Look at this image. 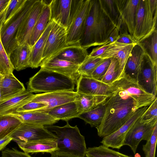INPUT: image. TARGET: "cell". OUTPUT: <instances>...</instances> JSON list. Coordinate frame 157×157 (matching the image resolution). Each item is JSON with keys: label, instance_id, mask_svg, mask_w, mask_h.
I'll return each mask as SVG.
<instances>
[{"label": "cell", "instance_id": "18", "mask_svg": "<svg viewBox=\"0 0 157 157\" xmlns=\"http://www.w3.org/2000/svg\"><path fill=\"white\" fill-rule=\"evenodd\" d=\"M140 1V0H116L122 22L126 25L129 33L132 36Z\"/></svg>", "mask_w": 157, "mask_h": 157}, {"label": "cell", "instance_id": "19", "mask_svg": "<svg viewBox=\"0 0 157 157\" xmlns=\"http://www.w3.org/2000/svg\"><path fill=\"white\" fill-rule=\"evenodd\" d=\"M136 44H126L114 42L109 44V47L99 57L103 59L110 58L116 59L119 63L120 75L123 73L127 61Z\"/></svg>", "mask_w": 157, "mask_h": 157}, {"label": "cell", "instance_id": "46", "mask_svg": "<svg viewBox=\"0 0 157 157\" xmlns=\"http://www.w3.org/2000/svg\"><path fill=\"white\" fill-rule=\"evenodd\" d=\"M1 157H32L28 153L19 151L14 148H7L3 150Z\"/></svg>", "mask_w": 157, "mask_h": 157}, {"label": "cell", "instance_id": "4", "mask_svg": "<svg viewBox=\"0 0 157 157\" xmlns=\"http://www.w3.org/2000/svg\"><path fill=\"white\" fill-rule=\"evenodd\" d=\"M45 127L55 133L58 148L57 151L85 156L87 148L85 137L81 134L77 125L72 126L67 122L63 127L51 125Z\"/></svg>", "mask_w": 157, "mask_h": 157}, {"label": "cell", "instance_id": "47", "mask_svg": "<svg viewBox=\"0 0 157 157\" xmlns=\"http://www.w3.org/2000/svg\"><path fill=\"white\" fill-rule=\"evenodd\" d=\"M109 44H104L100 46L93 49L89 56L91 57H99L107 49Z\"/></svg>", "mask_w": 157, "mask_h": 157}, {"label": "cell", "instance_id": "17", "mask_svg": "<svg viewBox=\"0 0 157 157\" xmlns=\"http://www.w3.org/2000/svg\"><path fill=\"white\" fill-rule=\"evenodd\" d=\"M72 0H53L48 3L50 11V20H52L66 28L69 27Z\"/></svg>", "mask_w": 157, "mask_h": 157}, {"label": "cell", "instance_id": "11", "mask_svg": "<svg viewBox=\"0 0 157 157\" xmlns=\"http://www.w3.org/2000/svg\"><path fill=\"white\" fill-rule=\"evenodd\" d=\"M47 2L36 0L28 14L20 25L17 31L16 40L18 45H30L32 33L36 23Z\"/></svg>", "mask_w": 157, "mask_h": 157}, {"label": "cell", "instance_id": "39", "mask_svg": "<svg viewBox=\"0 0 157 157\" xmlns=\"http://www.w3.org/2000/svg\"><path fill=\"white\" fill-rule=\"evenodd\" d=\"M157 140V123L154 126L152 132L145 144L143 145L142 150L145 157H155Z\"/></svg>", "mask_w": 157, "mask_h": 157}, {"label": "cell", "instance_id": "20", "mask_svg": "<svg viewBox=\"0 0 157 157\" xmlns=\"http://www.w3.org/2000/svg\"><path fill=\"white\" fill-rule=\"evenodd\" d=\"M76 84V92L79 94L108 96L107 93L109 85L91 77L81 75Z\"/></svg>", "mask_w": 157, "mask_h": 157}, {"label": "cell", "instance_id": "10", "mask_svg": "<svg viewBox=\"0 0 157 157\" xmlns=\"http://www.w3.org/2000/svg\"><path fill=\"white\" fill-rule=\"evenodd\" d=\"M112 83L131 97L136 102L139 108L149 106L157 98L145 91L137 82L124 73Z\"/></svg>", "mask_w": 157, "mask_h": 157}, {"label": "cell", "instance_id": "40", "mask_svg": "<svg viewBox=\"0 0 157 157\" xmlns=\"http://www.w3.org/2000/svg\"><path fill=\"white\" fill-rule=\"evenodd\" d=\"M102 1L107 12L117 26L121 17L116 0H102Z\"/></svg>", "mask_w": 157, "mask_h": 157}, {"label": "cell", "instance_id": "7", "mask_svg": "<svg viewBox=\"0 0 157 157\" xmlns=\"http://www.w3.org/2000/svg\"><path fill=\"white\" fill-rule=\"evenodd\" d=\"M36 0H25L19 10L6 23L0 31L1 40L8 56L18 45L16 37L18 30Z\"/></svg>", "mask_w": 157, "mask_h": 157}, {"label": "cell", "instance_id": "32", "mask_svg": "<svg viewBox=\"0 0 157 157\" xmlns=\"http://www.w3.org/2000/svg\"><path fill=\"white\" fill-rule=\"evenodd\" d=\"M143 49L154 65H157V30L137 43Z\"/></svg>", "mask_w": 157, "mask_h": 157}, {"label": "cell", "instance_id": "5", "mask_svg": "<svg viewBox=\"0 0 157 157\" xmlns=\"http://www.w3.org/2000/svg\"><path fill=\"white\" fill-rule=\"evenodd\" d=\"M157 0H140L132 37L137 42L157 29Z\"/></svg>", "mask_w": 157, "mask_h": 157}, {"label": "cell", "instance_id": "23", "mask_svg": "<svg viewBox=\"0 0 157 157\" xmlns=\"http://www.w3.org/2000/svg\"><path fill=\"white\" fill-rule=\"evenodd\" d=\"M0 89L3 101L26 90L23 84L15 77L13 73L2 75Z\"/></svg>", "mask_w": 157, "mask_h": 157}, {"label": "cell", "instance_id": "22", "mask_svg": "<svg viewBox=\"0 0 157 157\" xmlns=\"http://www.w3.org/2000/svg\"><path fill=\"white\" fill-rule=\"evenodd\" d=\"M144 54L141 47L137 43L133 48L124 67V74L136 82Z\"/></svg>", "mask_w": 157, "mask_h": 157}, {"label": "cell", "instance_id": "37", "mask_svg": "<svg viewBox=\"0 0 157 157\" xmlns=\"http://www.w3.org/2000/svg\"><path fill=\"white\" fill-rule=\"evenodd\" d=\"M120 76L118 61L116 59L112 58L110 66L101 82L109 85Z\"/></svg>", "mask_w": 157, "mask_h": 157}, {"label": "cell", "instance_id": "3", "mask_svg": "<svg viewBox=\"0 0 157 157\" xmlns=\"http://www.w3.org/2000/svg\"><path fill=\"white\" fill-rule=\"evenodd\" d=\"M75 84L72 79L67 76L40 68L29 78L27 90L36 93L73 91Z\"/></svg>", "mask_w": 157, "mask_h": 157}, {"label": "cell", "instance_id": "29", "mask_svg": "<svg viewBox=\"0 0 157 157\" xmlns=\"http://www.w3.org/2000/svg\"><path fill=\"white\" fill-rule=\"evenodd\" d=\"M44 113L58 121L62 120L67 122L72 118L78 117L79 115L75 101L56 106Z\"/></svg>", "mask_w": 157, "mask_h": 157}, {"label": "cell", "instance_id": "53", "mask_svg": "<svg viewBox=\"0 0 157 157\" xmlns=\"http://www.w3.org/2000/svg\"><path fill=\"white\" fill-rule=\"evenodd\" d=\"M134 157H141V156L139 153H137L135 154Z\"/></svg>", "mask_w": 157, "mask_h": 157}, {"label": "cell", "instance_id": "52", "mask_svg": "<svg viewBox=\"0 0 157 157\" xmlns=\"http://www.w3.org/2000/svg\"><path fill=\"white\" fill-rule=\"evenodd\" d=\"M2 78V75L0 76V104L3 102V100L2 98L1 89H0V83Z\"/></svg>", "mask_w": 157, "mask_h": 157}, {"label": "cell", "instance_id": "6", "mask_svg": "<svg viewBox=\"0 0 157 157\" xmlns=\"http://www.w3.org/2000/svg\"><path fill=\"white\" fill-rule=\"evenodd\" d=\"M92 0H72L70 23L67 30L68 45L79 43L84 31Z\"/></svg>", "mask_w": 157, "mask_h": 157}, {"label": "cell", "instance_id": "51", "mask_svg": "<svg viewBox=\"0 0 157 157\" xmlns=\"http://www.w3.org/2000/svg\"><path fill=\"white\" fill-rule=\"evenodd\" d=\"M10 0H0V14L9 3Z\"/></svg>", "mask_w": 157, "mask_h": 157}, {"label": "cell", "instance_id": "13", "mask_svg": "<svg viewBox=\"0 0 157 157\" xmlns=\"http://www.w3.org/2000/svg\"><path fill=\"white\" fill-rule=\"evenodd\" d=\"M53 21V25L43 51L42 61L53 56L68 45L67 41V29Z\"/></svg>", "mask_w": 157, "mask_h": 157}, {"label": "cell", "instance_id": "1", "mask_svg": "<svg viewBox=\"0 0 157 157\" xmlns=\"http://www.w3.org/2000/svg\"><path fill=\"white\" fill-rule=\"evenodd\" d=\"M109 97L104 102L106 109L101 124L96 127L98 135L104 137L122 126L139 109L136 101L123 90L113 85L109 86Z\"/></svg>", "mask_w": 157, "mask_h": 157}, {"label": "cell", "instance_id": "25", "mask_svg": "<svg viewBox=\"0 0 157 157\" xmlns=\"http://www.w3.org/2000/svg\"><path fill=\"white\" fill-rule=\"evenodd\" d=\"M53 21L50 20L44 31L32 47L29 60V67L32 68L40 67L42 60L43 51Z\"/></svg>", "mask_w": 157, "mask_h": 157}, {"label": "cell", "instance_id": "35", "mask_svg": "<svg viewBox=\"0 0 157 157\" xmlns=\"http://www.w3.org/2000/svg\"><path fill=\"white\" fill-rule=\"evenodd\" d=\"M86 157H132L115 151L102 145L87 148Z\"/></svg>", "mask_w": 157, "mask_h": 157}, {"label": "cell", "instance_id": "14", "mask_svg": "<svg viewBox=\"0 0 157 157\" xmlns=\"http://www.w3.org/2000/svg\"><path fill=\"white\" fill-rule=\"evenodd\" d=\"M148 106L137 109L122 126L115 132L103 137L100 143L107 147L120 149L123 146L124 139L128 131L144 113Z\"/></svg>", "mask_w": 157, "mask_h": 157}, {"label": "cell", "instance_id": "49", "mask_svg": "<svg viewBox=\"0 0 157 157\" xmlns=\"http://www.w3.org/2000/svg\"><path fill=\"white\" fill-rule=\"evenodd\" d=\"M50 154V157H85L84 156L60 152L57 151L53 152Z\"/></svg>", "mask_w": 157, "mask_h": 157}, {"label": "cell", "instance_id": "31", "mask_svg": "<svg viewBox=\"0 0 157 157\" xmlns=\"http://www.w3.org/2000/svg\"><path fill=\"white\" fill-rule=\"evenodd\" d=\"M50 20V11L48 3L44 7L33 30L30 45L32 47L44 31Z\"/></svg>", "mask_w": 157, "mask_h": 157}, {"label": "cell", "instance_id": "2", "mask_svg": "<svg viewBox=\"0 0 157 157\" xmlns=\"http://www.w3.org/2000/svg\"><path fill=\"white\" fill-rule=\"evenodd\" d=\"M116 27L107 12L102 0H92L79 44L86 50L92 46L105 44Z\"/></svg>", "mask_w": 157, "mask_h": 157}, {"label": "cell", "instance_id": "36", "mask_svg": "<svg viewBox=\"0 0 157 157\" xmlns=\"http://www.w3.org/2000/svg\"><path fill=\"white\" fill-rule=\"evenodd\" d=\"M104 59L100 57H91L88 55L79 66L78 69L79 74L80 76L90 77L92 73Z\"/></svg>", "mask_w": 157, "mask_h": 157}, {"label": "cell", "instance_id": "44", "mask_svg": "<svg viewBox=\"0 0 157 157\" xmlns=\"http://www.w3.org/2000/svg\"><path fill=\"white\" fill-rule=\"evenodd\" d=\"M44 103L30 101L17 108L15 111L18 112H30L46 108Z\"/></svg>", "mask_w": 157, "mask_h": 157}, {"label": "cell", "instance_id": "41", "mask_svg": "<svg viewBox=\"0 0 157 157\" xmlns=\"http://www.w3.org/2000/svg\"><path fill=\"white\" fill-rule=\"evenodd\" d=\"M119 29V35L115 42L126 44L137 43V41L129 33L125 24L121 22Z\"/></svg>", "mask_w": 157, "mask_h": 157}, {"label": "cell", "instance_id": "43", "mask_svg": "<svg viewBox=\"0 0 157 157\" xmlns=\"http://www.w3.org/2000/svg\"><path fill=\"white\" fill-rule=\"evenodd\" d=\"M25 0H10L5 14L4 23H6L19 10Z\"/></svg>", "mask_w": 157, "mask_h": 157}, {"label": "cell", "instance_id": "50", "mask_svg": "<svg viewBox=\"0 0 157 157\" xmlns=\"http://www.w3.org/2000/svg\"><path fill=\"white\" fill-rule=\"evenodd\" d=\"M11 140H12V139L9 136L0 140V151L4 149Z\"/></svg>", "mask_w": 157, "mask_h": 157}, {"label": "cell", "instance_id": "30", "mask_svg": "<svg viewBox=\"0 0 157 157\" xmlns=\"http://www.w3.org/2000/svg\"><path fill=\"white\" fill-rule=\"evenodd\" d=\"M108 97L106 96L79 94L75 101L79 115L104 103Z\"/></svg>", "mask_w": 157, "mask_h": 157}, {"label": "cell", "instance_id": "12", "mask_svg": "<svg viewBox=\"0 0 157 157\" xmlns=\"http://www.w3.org/2000/svg\"><path fill=\"white\" fill-rule=\"evenodd\" d=\"M157 65H154L145 54L139 70L137 82L146 92L157 97Z\"/></svg>", "mask_w": 157, "mask_h": 157}, {"label": "cell", "instance_id": "38", "mask_svg": "<svg viewBox=\"0 0 157 157\" xmlns=\"http://www.w3.org/2000/svg\"><path fill=\"white\" fill-rule=\"evenodd\" d=\"M14 69L2 43L0 35V72L2 75L13 73Z\"/></svg>", "mask_w": 157, "mask_h": 157}, {"label": "cell", "instance_id": "9", "mask_svg": "<svg viewBox=\"0 0 157 157\" xmlns=\"http://www.w3.org/2000/svg\"><path fill=\"white\" fill-rule=\"evenodd\" d=\"M140 118L128 131L123 142V146H129L134 154L140 142L147 141L150 137L157 123V117L147 121L141 120Z\"/></svg>", "mask_w": 157, "mask_h": 157}, {"label": "cell", "instance_id": "21", "mask_svg": "<svg viewBox=\"0 0 157 157\" xmlns=\"http://www.w3.org/2000/svg\"><path fill=\"white\" fill-rule=\"evenodd\" d=\"M6 115L15 116L22 122L44 126L53 125L59 121L48 113L38 111L25 112L14 111Z\"/></svg>", "mask_w": 157, "mask_h": 157}, {"label": "cell", "instance_id": "27", "mask_svg": "<svg viewBox=\"0 0 157 157\" xmlns=\"http://www.w3.org/2000/svg\"><path fill=\"white\" fill-rule=\"evenodd\" d=\"M24 152L27 153H49L58 151L57 140L53 139H40L18 145Z\"/></svg>", "mask_w": 157, "mask_h": 157}, {"label": "cell", "instance_id": "48", "mask_svg": "<svg viewBox=\"0 0 157 157\" xmlns=\"http://www.w3.org/2000/svg\"><path fill=\"white\" fill-rule=\"evenodd\" d=\"M119 35V29L116 27L110 34L105 45L115 42Z\"/></svg>", "mask_w": 157, "mask_h": 157}, {"label": "cell", "instance_id": "28", "mask_svg": "<svg viewBox=\"0 0 157 157\" xmlns=\"http://www.w3.org/2000/svg\"><path fill=\"white\" fill-rule=\"evenodd\" d=\"M35 94L28 90L0 104V115H6L15 111L19 107L31 101Z\"/></svg>", "mask_w": 157, "mask_h": 157}, {"label": "cell", "instance_id": "42", "mask_svg": "<svg viewBox=\"0 0 157 157\" xmlns=\"http://www.w3.org/2000/svg\"><path fill=\"white\" fill-rule=\"evenodd\" d=\"M112 58L105 59L94 71L91 75V78L101 81L111 63Z\"/></svg>", "mask_w": 157, "mask_h": 157}, {"label": "cell", "instance_id": "24", "mask_svg": "<svg viewBox=\"0 0 157 157\" xmlns=\"http://www.w3.org/2000/svg\"><path fill=\"white\" fill-rule=\"evenodd\" d=\"M88 55L87 50L78 43L67 45L50 57H55L79 65Z\"/></svg>", "mask_w": 157, "mask_h": 157}, {"label": "cell", "instance_id": "15", "mask_svg": "<svg viewBox=\"0 0 157 157\" xmlns=\"http://www.w3.org/2000/svg\"><path fill=\"white\" fill-rule=\"evenodd\" d=\"M78 94L74 91H59L35 94L31 101L41 102L47 106L37 111L45 112L56 106L69 102L75 101Z\"/></svg>", "mask_w": 157, "mask_h": 157}, {"label": "cell", "instance_id": "34", "mask_svg": "<svg viewBox=\"0 0 157 157\" xmlns=\"http://www.w3.org/2000/svg\"><path fill=\"white\" fill-rule=\"evenodd\" d=\"M22 123L15 116L10 115H0V140L9 136Z\"/></svg>", "mask_w": 157, "mask_h": 157}, {"label": "cell", "instance_id": "33", "mask_svg": "<svg viewBox=\"0 0 157 157\" xmlns=\"http://www.w3.org/2000/svg\"><path fill=\"white\" fill-rule=\"evenodd\" d=\"M105 109L104 102L89 111L79 115L78 117L83 120L86 124H89L91 127L96 128L101 124Z\"/></svg>", "mask_w": 157, "mask_h": 157}, {"label": "cell", "instance_id": "45", "mask_svg": "<svg viewBox=\"0 0 157 157\" xmlns=\"http://www.w3.org/2000/svg\"><path fill=\"white\" fill-rule=\"evenodd\" d=\"M156 117H157V98L148 106L140 119L142 121H147Z\"/></svg>", "mask_w": 157, "mask_h": 157}, {"label": "cell", "instance_id": "8", "mask_svg": "<svg viewBox=\"0 0 157 157\" xmlns=\"http://www.w3.org/2000/svg\"><path fill=\"white\" fill-rule=\"evenodd\" d=\"M18 145L40 139H57L55 134L44 126L22 122L9 136Z\"/></svg>", "mask_w": 157, "mask_h": 157}, {"label": "cell", "instance_id": "26", "mask_svg": "<svg viewBox=\"0 0 157 157\" xmlns=\"http://www.w3.org/2000/svg\"><path fill=\"white\" fill-rule=\"evenodd\" d=\"M32 47L27 44L18 45L8 56L14 70L20 71L29 67V60Z\"/></svg>", "mask_w": 157, "mask_h": 157}, {"label": "cell", "instance_id": "54", "mask_svg": "<svg viewBox=\"0 0 157 157\" xmlns=\"http://www.w3.org/2000/svg\"><path fill=\"white\" fill-rule=\"evenodd\" d=\"M1 75H1V73L0 72V76H1Z\"/></svg>", "mask_w": 157, "mask_h": 157}, {"label": "cell", "instance_id": "16", "mask_svg": "<svg viewBox=\"0 0 157 157\" xmlns=\"http://www.w3.org/2000/svg\"><path fill=\"white\" fill-rule=\"evenodd\" d=\"M78 65L72 62L52 57L42 61L41 68L61 74L72 79L76 84L80 76L78 69Z\"/></svg>", "mask_w": 157, "mask_h": 157}]
</instances>
